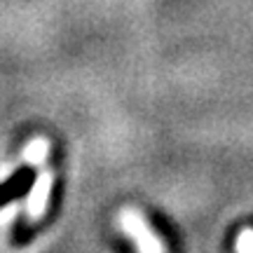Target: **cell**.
<instances>
[{
	"mask_svg": "<svg viewBox=\"0 0 253 253\" xmlns=\"http://www.w3.org/2000/svg\"><path fill=\"white\" fill-rule=\"evenodd\" d=\"M120 223H122L126 235L136 239V246H138L141 253H164L162 242L157 239V235L150 230V225L145 223V218L141 216L138 211L125 209V211L120 213Z\"/></svg>",
	"mask_w": 253,
	"mask_h": 253,
	"instance_id": "cell-1",
	"label": "cell"
},
{
	"mask_svg": "<svg viewBox=\"0 0 253 253\" xmlns=\"http://www.w3.org/2000/svg\"><path fill=\"white\" fill-rule=\"evenodd\" d=\"M36 183V171L31 167H21L5 183H0V207H7L9 202L24 197Z\"/></svg>",
	"mask_w": 253,
	"mask_h": 253,
	"instance_id": "cell-2",
	"label": "cell"
},
{
	"mask_svg": "<svg viewBox=\"0 0 253 253\" xmlns=\"http://www.w3.org/2000/svg\"><path fill=\"white\" fill-rule=\"evenodd\" d=\"M49 190H52V173L45 171V173H40V176L36 178V188H33L31 202H28V216L31 218H40L42 213H45Z\"/></svg>",
	"mask_w": 253,
	"mask_h": 253,
	"instance_id": "cell-3",
	"label": "cell"
},
{
	"mask_svg": "<svg viewBox=\"0 0 253 253\" xmlns=\"http://www.w3.org/2000/svg\"><path fill=\"white\" fill-rule=\"evenodd\" d=\"M47 148H49V143H47L45 138H38V141H33V143H31V145L26 148V157H28V160H31L33 164L45 162Z\"/></svg>",
	"mask_w": 253,
	"mask_h": 253,
	"instance_id": "cell-4",
	"label": "cell"
},
{
	"mask_svg": "<svg viewBox=\"0 0 253 253\" xmlns=\"http://www.w3.org/2000/svg\"><path fill=\"white\" fill-rule=\"evenodd\" d=\"M237 253H253V227H246L237 237Z\"/></svg>",
	"mask_w": 253,
	"mask_h": 253,
	"instance_id": "cell-5",
	"label": "cell"
}]
</instances>
